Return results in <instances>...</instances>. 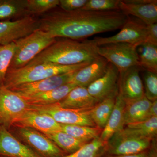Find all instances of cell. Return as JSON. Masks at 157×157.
Returning a JSON list of instances; mask_svg holds the SVG:
<instances>
[{
	"mask_svg": "<svg viewBox=\"0 0 157 157\" xmlns=\"http://www.w3.org/2000/svg\"><path fill=\"white\" fill-rule=\"evenodd\" d=\"M91 62L73 66H62L44 63L25 66L16 70H8L3 85L10 89L23 83L33 82L56 75L77 71L88 65Z\"/></svg>",
	"mask_w": 157,
	"mask_h": 157,
	"instance_id": "3",
	"label": "cell"
},
{
	"mask_svg": "<svg viewBox=\"0 0 157 157\" xmlns=\"http://www.w3.org/2000/svg\"><path fill=\"white\" fill-rule=\"evenodd\" d=\"M76 86L73 83H68L45 92L29 97H22L29 105H51L60 102Z\"/></svg>",
	"mask_w": 157,
	"mask_h": 157,
	"instance_id": "22",
	"label": "cell"
},
{
	"mask_svg": "<svg viewBox=\"0 0 157 157\" xmlns=\"http://www.w3.org/2000/svg\"><path fill=\"white\" fill-rule=\"evenodd\" d=\"M120 0H87L80 9L84 11H105L118 10Z\"/></svg>",
	"mask_w": 157,
	"mask_h": 157,
	"instance_id": "32",
	"label": "cell"
},
{
	"mask_svg": "<svg viewBox=\"0 0 157 157\" xmlns=\"http://www.w3.org/2000/svg\"><path fill=\"white\" fill-rule=\"evenodd\" d=\"M119 72L114 65L109 63L106 72L87 87L90 94L98 103L118 94Z\"/></svg>",
	"mask_w": 157,
	"mask_h": 157,
	"instance_id": "13",
	"label": "cell"
},
{
	"mask_svg": "<svg viewBox=\"0 0 157 157\" xmlns=\"http://www.w3.org/2000/svg\"><path fill=\"white\" fill-rule=\"evenodd\" d=\"M21 141L42 157H60L67 155L50 138L33 128L15 127Z\"/></svg>",
	"mask_w": 157,
	"mask_h": 157,
	"instance_id": "10",
	"label": "cell"
},
{
	"mask_svg": "<svg viewBox=\"0 0 157 157\" xmlns=\"http://www.w3.org/2000/svg\"><path fill=\"white\" fill-rule=\"evenodd\" d=\"M147 36L146 25L139 20L128 16L121 31L112 36L96 37L89 42L97 46L116 43H126L137 47L145 42Z\"/></svg>",
	"mask_w": 157,
	"mask_h": 157,
	"instance_id": "8",
	"label": "cell"
},
{
	"mask_svg": "<svg viewBox=\"0 0 157 157\" xmlns=\"http://www.w3.org/2000/svg\"><path fill=\"white\" fill-rule=\"evenodd\" d=\"M125 106L124 110V125L142 121L149 117V110L152 102L145 95L139 99L125 101Z\"/></svg>",
	"mask_w": 157,
	"mask_h": 157,
	"instance_id": "21",
	"label": "cell"
},
{
	"mask_svg": "<svg viewBox=\"0 0 157 157\" xmlns=\"http://www.w3.org/2000/svg\"><path fill=\"white\" fill-rule=\"evenodd\" d=\"M147 157H157V152L155 149H150Z\"/></svg>",
	"mask_w": 157,
	"mask_h": 157,
	"instance_id": "38",
	"label": "cell"
},
{
	"mask_svg": "<svg viewBox=\"0 0 157 157\" xmlns=\"http://www.w3.org/2000/svg\"><path fill=\"white\" fill-rule=\"evenodd\" d=\"M45 135L50 138L67 155L75 152L88 143L62 131L48 133Z\"/></svg>",
	"mask_w": 157,
	"mask_h": 157,
	"instance_id": "25",
	"label": "cell"
},
{
	"mask_svg": "<svg viewBox=\"0 0 157 157\" xmlns=\"http://www.w3.org/2000/svg\"><path fill=\"white\" fill-rule=\"evenodd\" d=\"M0 156L6 157H42L0 125Z\"/></svg>",
	"mask_w": 157,
	"mask_h": 157,
	"instance_id": "17",
	"label": "cell"
},
{
	"mask_svg": "<svg viewBox=\"0 0 157 157\" xmlns=\"http://www.w3.org/2000/svg\"><path fill=\"white\" fill-rule=\"evenodd\" d=\"M98 103V101L90 94L87 88L76 86L58 104L64 108L89 109L94 107Z\"/></svg>",
	"mask_w": 157,
	"mask_h": 157,
	"instance_id": "19",
	"label": "cell"
},
{
	"mask_svg": "<svg viewBox=\"0 0 157 157\" xmlns=\"http://www.w3.org/2000/svg\"><path fill=\"white\" fill-rule=\"evenodd\" d=\"M128 135L151 139L157 133V117L150 118L146 120L129 124L121 130Z\"/></svg>",
	"mask_w": 157,
	"mask_h": 157,
	"instance_id": "26",
	"label": "cell"
},
{
	"mask_svg": "<svg viewBox=\"0 0 157 157\" xmlns=\"http://www.w3.org/2000/svg\"><path fill=\"white\" fill-rule=\"evenodd\" d=\"M39 18L27 16L11 21H0V45H6L26 36L39 28Z\"/></svg>",
	"mask_w": 157,
	"mask_h": 157,
	"instance_id": "11",
	"label": "cell"
},
{
	"mask_svg": "<svg viewBox=\"0 0 157 157\" xmlns=\"http://www.w3.org/2000/svg\"><path fill=\"white\" fill-rule=\"evenodd\" d=\"M46 32L38 29L15 41L16 48L8 70L26 66L37 55L56 41Z\"/></svg>",
	"mask_w": 157,
	"mask_h": 157,
	"instance_id": "4",
	"label": "cell"
},
{
	"mask_svg": "<svg viewBox=\"0 0 157 157\" xmlns=\"http://www.w3.org/2000/svg\"><path fill=\"white\" fill-rule=\"evenodd\" d=\"M76 71L56 75L33 82L23 83L10 90L23 97L41 94L70 83Z\"/></svg>",
	"mask_w": 157,
	"mask_h": 157,
	"instance_id": "12",
	"label": "cell"
},
{
	"mask_svg": "<svg viewBox=\"0 0 157 157\" xmlns=\"http://www.w3.org/2000/svg\"><path fill=\"white\" fill-rule=\"evenodd\" d=\"M12 127L31 128L44 135L62 131L61 124L57 122L51 116L30 108L15 121Z\"/></svg>",
	"mask_w": 157,
	"mask_h": 157,
	"instance_id": "16",
	"label": "cell"
},
{
	"mask_svg": "<svg viewBox=\"0 0 157 157\" xmlns=\"http://www.w3.org/2000/svg\"><path fill=\"white\" fill-rule=\"evenodd\" d=\"M118 6L125 15H133L146 25L157 22L156 0L120 1Z\"/></svg>",
	"mask_w": 157,
	"mask_h": 157,
	"instance_id": "14",
	"label": "cell"
},
{
	"mask_svg": "<svg viewBox=\"0 0 157 157\" xmlns=\"http://www.w3.org/2000/svg\"><path fill=\"white\" fill-rule=\"evenodd\" d=\"M117 95L106 98L91 109V117L96 127L104 128L112 112Z\"/></svg>",
	"mask_w": 157,
	"mask_h": 157,
	"instance_id": "24",
	"label": "cell"
},
{
	"mask_svg": "<svg viewBox=\"0 0 157 157\" xmlns=\"http://www.w3.org/2000/svg\"><path fill=\"white\" fill-rule=\"evenodd\" d=\"M108 64L106 59L99 56L88 65L76 71L70 83L87 88L104 75Z\"/></svg>",
	"mask_w": 157,
	"mask_h": 157,
	"instance_id": "18",
	"label": "cell"
},
{
	"mask_svg": "<svg viewBox=\"0 0 157 157\" xmlns=\"http://www.w3.org/2000/svg\"><path fill=\"white\" fill-rule=\"evenodd\" d=\"M29 107L21 96L0 85V125L9 130Z\"/></svg>",
	"mask_w": 157,
	"mask_h": 157,
	"instance_id": "6",
	"label": "cell"
},
{
	"mask_svg": "<svg viewBox=\"0 0 157 157\" xmlns=\"http://www.w3.org/2000/svg\"><path fill=\"white\" fill-rule=\"evenodd\" d=\"M0 157H4V156H0Z\"/></svg>",
	"mask_w": 157,
	"mask_h": 157,
	"instance_id": "39",
	"label": "cell"
},
{
	"mask_svg": "<svg viewBox=\"0 0 157 157\" xmlns=\"http://www.w3.org/2000/svg\"><path fill=\"white\" fill-rule=\"evenodd\" d=\"M144 95L149 101L157 100V73L146 70L144 74Z\"/></svg>",
	"mask_w": 157,
	"mask_h": 157,
	"instance_id": "33",
	"label": "cell"
},
{
	"mask_svg": "<svg viewBox=\"0 0 157 157\" xmlns=\"http://www.w3.org/2000/svg\"><path fill=\"white\" fill-rule=\"evenodd\" d=\"M128 17L120 10H52L39 18V29L53 38L78 40L121 28Z\"/></svg>",
	"mask_w": 157,
	"mask_h": 157,
	"instance_id": "1",
	"label": "cell"
},
{
	"mask_svg": "<svg viewBox=\"0 0 157 157\" xmlns=\"http://www.w3.org/2000/svg\"><path fill=\"white\" fill-rule=\"evenodd\" d=\"M151 140L128 135L121 131L107 141L106 155H125L140 153L150 149Z\"/></svg>",
	"mask_w": 157,
	"mask_h": 157,
	"instance_id": "9",
	"label": "cell"
},
{
	"mask_svg": "<svg viewBox=\"0 0 157 157\" xmlns=\"http://www.w3.org/2000/svg\"><path fill=\"white\" fill-rule=\"evenodd\" d=\"M149 117H157V100L152 102L149 110Z\"/></svg>",
	"mask_w": 157,
	"mask_h": 157,
	"instance_id": "36",
	"label": "cell"
},
{
	"mask_svg": "<svg viewBox=\"0 0 157 157\" xmlns=\"http://www.w3.org/2000/svg\"><path fill=\"white\" fill-rule=\"evenodd\" d=\"M98 56L97 46L88 40L79 42L65 38L56 40L25 66L44 63L73 66L92 62Z\"/></svg>",
	"mask_w": 157,
	"mask_h": 157,
	"instance_id": "2",
	"label": "cell"
},
{
	"mask_svg": "<svg viewBox=\"0 0 157 157\" xmlns=\"http://www.w3.org/2000/svg\"><path fill=\"white\" fill-rule=\"evenodd\" d=\"M125 106L124 100L118 94L112 112L100 136L103 141L107 142L113 135L124 128Z\"/></svg>",
	"mask_w": 157,
	"mask_h": 157,
	"instance_id": "20",
	"label": "cell"
},
{
	"mask_svg": "<svg viewBox=\"0 0 157 157\" xmlns=\"http://www.w3.org/2000/svg\"><path fill=\"white\" fill-rule=\"evenodd\" d=\"M149 150L137 154L125 155H106L102 157H147Z\"/></svg>",
	"mask_w": 157,
	"mask_h": 157,
	"instance_id": "37",
	"label": "cell"
},
{
	"mask_svg": "<svg viewBox=\"0 0 157 157\" xmlns=\"http://www.w3.org/2000/svg\"><path fill=\"white\" fill-rule=\"evenodd\" d=\"M87 2V0H59V6L63 11H72L81 9Z\"/></svg>",
	"mask_w": 157,
	"mask_h": 157,
	"instance_id": "34",
	"label": "cell"
},
{
	"mask_svg": "<svg viewBox=\"0 0 157 157\" xmlns=\"http://www.w3.org/2000/svg\"><path fill=\"white\" fill-rule=\"evenodd\" d=\"M62 131L79 140L89 142L100 137L103 129L98 127L61 124Z\"/></svg>",
	"mask_w": 157,
	"mask_h": 157,
	"instance_id": "28",
	"label": "cell"
},
{
	"mask_svg": "<svg viewBox=\"0 0 157 157\" xmlns=\"http://www.w3.org/2000/svg\"><path fill=\"white\" fill-rule=\"evenodd\" d=\"M147 36L145 42L157 46V23L146 25Z\"/></svg>",
	"mask_w": 157,
	"mask_h": 157,
	"instance_id": "35",
	"label": "cell"
},
{
	"mask_svg": "<svg viewBox=\"0 0 157 157\" xmlns=\"http://www.w3.org/2000/svg\"><path fill=\"white\" fill-rule=\"evenodd\" d=\"M137 48L129 43H110L97 46V52L114 65L120 73L132 67H140Z\"/></svg>",
	"mask_w": 157,
	"mask_h": 157,
	"instance_id": "5",
	"label": "cell"
},
{
	"mask_svg": "<svg viewBox=\"0 0 157 157\" xmlns=\"http://www.w3.org/2000/svg\"><path fill=\"white\" fill-rule=\"evenodd\" d=\"M139 66L146 70L157 73V46L144 42L137 48Z\"/></svg>",
	"mask_w": 157,
	"mask_h": 157,
	"instance_id": "27",
	"label": "cell"
},
{
	"mask_svg": "<svg viewBox=\"0 0 157 157\" xmlns=\"http://www.w3.org/2000/svg\"><path fill=\"white\" fill-rule=\"evenodd\" d=\"M139 66L132 67L119 73L118 94L125 101L139 99L144 95Z\"/></svg>",
	"mask_w": 157,
	"mask_h": 157,
	"instance_id": "15",
	"label": "cell"
},
{
	"mask_svg": "<svg viewBox=\"0 0 157 157\" xmlns=\"http://www.w3.org/2000/svg\"><path fill=\"white\" fill-rule=\"evenodd\" d=\"M59 0H27V10L30 15H41L59 6Z\"/></svg>",
	"mask_w": 157,
	"mask_h": 157,
	"instance_id": "31",
	"label": "cell"
},
{
	"mask_svg": "<svg viewBox=\"0 0 157 157\" xmlns=\"http://www.w3.org/2000/svg\"><path fill=\"white\" fill-rule=\"evenodd\" d=\"M26 4L27 0H0V21L32 16L27 10Z\"/></svg>",
	"mask_w": 157,
	"mask_h": 157,
	"instance_id": "23",
	"label": "cell"
},
{
	"mask_svg": "<svg viewBox=\"0 0 157 157\" xmlns=\"http://www.w3.org/2000/svg\"><path fill=\"white\" fill-rule=\"evenodd\" d=\"M16 48L15 42L0 45V85H3Z\"/></svg>",
	"mask_w": 157,
	"mask_h": 157,
	"instance_id": "30",
	"label": "cell"
},
{
	"mask_svg": "<svg viewBox=\"0 0 157 157\" xmlns=\"http://www.w3.org/2000/svg\"><path fill=\"white\" fill-rule=\"evenodd\" d=\"M107 143L99 137L85 144L75 152L60 157H102L106 155Z\"/></svg>",
	"mask_w": 157,
	"mask_h": 157,
	"instance_id": "29",
	"label": "cell"
},
{
	"mask_svg": "<svg viewBox=\"0 0 157 157\" xmlns=\"http://www.w3.org/2000/svg\"><path fill=\"white\" fill-rule=\"evenodd\" d=\"M31 109L50 116L57 122L64 125L97 127L91 117V109H73L60 107L58 103L44 106L30 105Z\"/></svg>",
	"mask_w": 157,
	"mask_h": 157,
	"instance_id": "7",
	"label": "cell"
}]
</instances>
